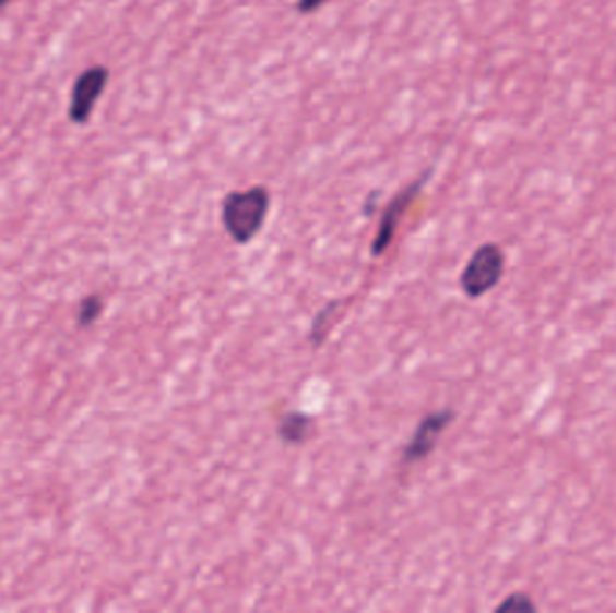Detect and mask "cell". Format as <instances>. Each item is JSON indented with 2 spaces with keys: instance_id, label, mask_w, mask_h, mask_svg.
Returning a JSON list of instances; mask_svg holds the SVG:
<instances>
[{
  "instance_id": "1",
  "label": "cell",
  "mask_w": 616,
  "mask_h": 613,
  "mask_svg": "<svg viewBox=\"0 0 616 613\" xmlns=\"http://www.w3.org/2000/svg\"><path fill=\"white\" fill-rule=\"evenodd\" d=\"M271 204V191L262 184L229 191L221 204L222 226L237 245H247L262 232Z\"/></svg>"
},
{
  "instance_id": "2",
  "label": "cell",
  "mask_w": 616,
  "mask_h": 613,
  "mask_svg": "<svg viewBox=\"0 0 616 613\" xmlns=\"http://www.w3.org/2000/svg\"><path fill=\"white\" fill-rule=\"evenodd\" d=\"M507 256L498 243H483L469 257L460 274V287L471 299H479L493 291L504 279Z\"/></svg>"
},
{
  "instance_id": "3",
  "label": "cell",
  "mask_w": 616,
  "mask_h": 613,
  "mask_svg": "<svg viewBox=\"0 0 616 613\" xmlns=\"http://www.w3.org/2000/svg\"><path fill=\"white\" fill-rule=\"evenodd\" d=\"M433 169L422 171L415 180H411L410 184L404 185L393 199L388 202L382 215H380L379 227H377L376 236L371 241V256L379 257L390 249L395 238L396 230L401 226L402 218L406 216L407 209L415 204V200L420 196L422 190L426 188L427 182L431 179Z\"/></svg>"
},
{
  "instance_id": "4",
  "label": "cell",
  "mask_w": 616,
  "mask_h": 613,
  "mask_svg": "<svg viewBox=\"0 0 616 613\" xmlns=\"http://www.w3.org/2000/svg\"><path fill=\"white\" fill-rule=\"evenodd\" d=\"M110 71L105 65H93L78 76L72 85L69 121L74 124H87L93 116L96 103L107 88Z\"/></svg>"
},
{
  "instance_id": "5",
  "label": "cell",
  "mask_w": 616,
  "mask_h": 613,
  "mask_svg": "<svg viewBox=\"0 0 616 613\" xmlns=\"http://www.w3.org/2000/svg\"><path fill=\"white\" fill-rule=\"evenodd\" d=\"M457 418V412L452 409L435 410L427 414L418 423L415 432L407 441V445L402 450V462L404 465H416L420 460L427 459L435 452L443 432L449 429V424Z\"/></svg>"
},
{
  "instance_id": "6",
  "label": "cell",
  "mask_w": 616,
  "mask_h": 613,
  "mask_svg": "<svg viewBox=\"0 0 616 613\" xmlns=\"http://www.w3.org/2000/svg\"><path fill=\"white\" fill-rule=\"evenodd\" d=\"M313 432V420L301 410H293L277 423V437L283 445L299 446L307 443Z\"/></svg>"
},
{
  "instance_id": "7",
  "label": "cell",
  "mask_w": 616,
  "mask_h": 613,
  "mask_svg": "<svg viewBox=\"0 0 616 613\" xmlns=\"http://www.w3.org/2000/svg\"><path fill=\"white\" fill-rule=\"evenodd\" d=\"M496 613H535L537 612V604L534 599L530 598L529 593L513 592L501 601V603L494 609Z\"/></svg>"
},
{
  "instance_id": "8",
  "label": "cell",
  "mask_w": 616,
  "mask_h": 613,
  "mask_svg": "<svg viewBox=\"0 0 616 613\" xmlns=\"http://www.w3.org/2000/svg\"><path fill=\"white\" fill-rule=\"evenodd\" d=\"M337 306H340V302L332 301L329 306L318 313V317L313 318L312 332H310V342L313 344V348H319L324 342V337H327V332H329V326H327L329 317Z\"/></svg>"
},
{
  "instance_id": "9",
  "label": "cell",
  "mask_w": 616,
  "mask_h": 613,
  "mask_svg": "<svg viewBox=\"0 0 616 613\" xmlns=\"http://www.w3.org/2000/svg\"><path fill=\"white\" fill-rule=\"evenodd\" d=\"M102 301L98 297H88L87 301L83 302L82 310H80V324L85 326V324H91L96 321L99 312H102Z\"/></svg>"
},
{
  "instance_id": "10",
  "label": "cell",
  "mask_w": 616,
  "mask_h": 613,
  "mask_svg": "<svg viewBox=\"0 0 616 613\" xmlns=\"http://www.w3.org/2000/svg\"><path fill=\"white\" fill-rule=\"evenodd\" d=\"M329 0H296V11L299 15H312L321 10Z\"/></svg>"
},
{
  "instance_id": "11",
  "label": "cell",
  "mask_w": 616,
  "mask_h": 613,
  "mask_svg": "<svg viewBox=\"0 0 616 613\" xmlns=\"http://www.w3.org/2000/svg\"><path fill=\"white\" fill-rule=\"evenodd\" d=\"M11 0H0V10L5 8V5L10 4Z\"/></svg>"
}]
</instances>
